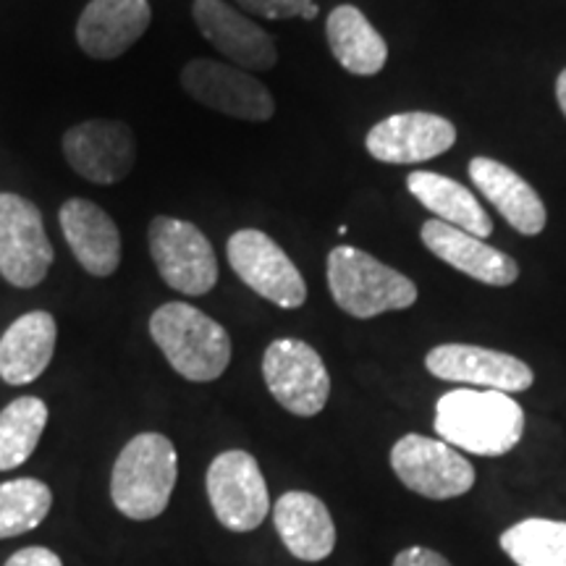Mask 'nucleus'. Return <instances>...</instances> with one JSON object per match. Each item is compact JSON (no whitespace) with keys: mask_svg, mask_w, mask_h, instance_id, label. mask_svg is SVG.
<instances>
[{"mask_svg":"<svg viewBox=\"0 0 566 566\" xmlns=\"http://www.w3.org/2000/svg\"><path fill=\"white\" fill-rule=\"evenodd\" d=\"M436 433L467 454L504 457L525 436V409L509 394L457 388L438 399Z\"/></svg>","mask_w":566,"mask_h":566,"instance_id":"1","label":"nucleus"},{"mask_svg":"<svg viewBox=\"0 0 566 566\" xmlns=\"http://www.w3.org/2000/svg\"><path fill=\"white\" fill-rule=\"evenodd\" d=\"M150 336L168 365L192 384H210L229 370V331L192 304H160L150 317Z\"/></svg>","mask_w":566,"mask_h":566,"instance_id":"2","label":"nucleus"},{"mask_svg":"<svg viewBox=\"0 0 566 566\" xmlns=\"http://www.w3.org/2000/svg\"><path fill=\"white\" fill-rule=\"evenodd\" d=\"M176 480H179L176 446L160 433L134 436L113 464V506L134 522L155 520L168 509Z\"/></svg>","mask_w":566,"mask_h":566,"instance_id":"3","label":"nucleus"},{"mask_svg":"<svg viewBox=\"0 0 566 566\" xmlns=\"http://www.w3.org/2000/svg\"><path fill=\"white\" fill-rule=\"evenodd\" d=\"M328 289L338 307L357 321L399 313L417 302L412 279L349 244L328 254Z\"/></svg>","mask_w":566,"mask_h":566,"instance_id":"4","label":"nucleus"},{"mask_svg":"<svg viewBox=\"0 0 566 566\" xmlns=\"http://www.w3.org/2000/svg\"><path fill=\"white\" fill-rule=\"evenodd\" d=\"M153 263L166 286L187 296L210 294L218 283V258L195 223L158 216L147 229Z\"/></svg>","mask_w":566,"mask_h":566,"instance_id":"5","label":"nucleus"},{"mask_svg":"<svg viewBox=\"0 0 566 566\" xmlns=\"http://www.w3.org/2000/svg\"><path fill=\"white\" fill-rule=\"evenodd\" d=\"M208 499L218 522L231 533H252L271 512V495L250 451H223L208 467Z\"/></svg>","mask_w":566,"mask_h":566,"instance_id":"6","label":"nucleus"},{"mask_svg":"<svg viewBox=\"0 0 566 566\" xmlns=\"http://www.w3.org/2000/svg\"><path fill=\"white\" fill-rule=\"evenodd\" d=\"M181 87L195 103L205 108L223 113L239 122L263 124L271 122L275 113V101L250 71L231 66L212 59H195L181 69Z\"/></svg>","mask_w":566,"mask_h":566,"instance_id":"7","label":"nucleus"},{"mask_svg":"<svg viewBox=\"0 0 566 566\" xmlns=\"http://www.w3.org/2000/svg\"><path fill=\"white\" fill-rule=\"evenodd\" d=\"M226 254L233 273L275 307L296 310L307 302V283L300 268L265 231L239 229L231 233Z\"/></svg>","mask_w":566,"mask_h":566,"instance_id":"8","label":"nucleus"},{"mask_svg":"<svg viewBox=\"0 0 566 566\" xmlns=\"http://www.w3.org/2000/svg\"><path fill=\"white\" fill-rule=\"evenodd\" d=\"M263 378L273 399L296 417L321 415L331 396L323 357L300 338H275L263 354Z\"/></svg>","mask_w":566,"mask_h":566,"instance_id":"9","label":"nucleus"},{"mask_svg":"<svg viewBox=\"0 0 566 566\" xmlns=\"http://www.w3.org/2000/svg\"><path fill=\"white\" fill-rule=\"evenodd\" d=\"M391 467L409 491L430 501H449L475 485V467L441 438L409 433L394 443Z\"/></svg>","mask_w":566,"mask_h":566,"instance_id":"10","label":"nucleus"},{"mask_svg":"<svg viewBox=\"0 0 566 566\" xmlns=\"http://www.w3.org/2000/svg\"><path fill=\"white\" fill-rule=\"evenodd\" d=\"M53 265L42 212L27 197L0 192V275L17 289L40 286Z\"/></svg>","mask_w":566,"mask_h":566,"instance_id":"11","label":"nucleus"},{"mask_svg":"<svg viewBox=\"0 0 566 566\" xmlns=\"http://www.w3.org/2000/svg\"><path fill=\"white\" fill-rule=\"evenodd\" d=\"M61 147L71 171L101 187L124 181L137 163V139L132 126L113 118L74 124L63 134Z\"/></svg>","mask_w":566,"mask_h":566,"instance_id":"12","label":"nucleus"},{"mask_svg":"<svg viewBox=\"0 0 566 566\" xmlns=\"http://www.w3.org/2000/svg\"><path fill=\"white\" fill-rule=\"evenodd\" d=\"M424 367L430 375L451 384L488 388V391L520 394L533 386L535 375L527 363L506 352L472 344H441L428 352Z\"/></svg>","mask_w":566,"mask_h":566,"instance_id":"13","label":"nucleus"},{"mask_svg":"<svg viewBox=\"0 0 566 566\" xmlns=\"http://www.w3.org/2000/svg\"><path fill=\"white\" fill-rule=\"evenodd\" d=\"M192 17L202 38L229 59L231 66L244 71H271L279 63L275 42L263 27L254 24L226 0H195Z\"/></svg>","mask_w":566,"mask_h":566,"instance_id":"14","label":"nucleus"},{"mask_svg":"<svg viewBox=\"0 0 566 566\" xmlns=\"http://www.w3.org/2000/svg\"><path fill=\"white\" fill-rule=\"evenodd\" d=\"M457 142V126L436 113L412 111L384 118L367 132L365 147L378 163H422L433 160Z\"/></svg>","mask_w":566,"mask_h":566,"instance_id":"15","label":"nucleus"},{"mask_svg":"<svg viewBox=\"0 0 566 566\" xmlns=\"http://www.w3.org/2000/svg\"><path fill=\"white\" fill-rule=\"evenodd\" d=\"M59 223L74 260L95 279H108L122 265V231L101 205L71 197L61 205Z\"/></svg>","mask_w":566,"mask_h":566,"instance_id":"16","label":"nucleus"},{"mask_svg":"<svg viewBox=\"0 0 566 566\" xmlns=\"http://www.w3.org/2000/svg\"><path fill=\"white\" fill-rule=\"evenodd\" d=\"M153 21L147 0H90L76 21V42L90 59H122Z\"/></svg>","mask_w":566,"mask_h":566,"instance_id":"17","label":"nucleus"},{"mask_svg":"<svg viewBox=\"0 0 566 566\" xmlns=\"http://www.w3.org/2000/svg\"><path fill=\"white\" fill-rule=\"evenodd\" d=\"M422 244L436 254L438 260L457 268L459 273L470 275L488 286H512L520 279V265L506 252L485 244V239L472 237L462 229L443 221L422 223Z\"/></svg>","mask_w":566,"mask_h":566,"instance_id":"18","label":"nucleus"},{"mask_svg":"<svg viewBox=\"0 0 566 566\" xmlns=\"http://www.w3.org/2000/svg\"><path fill=\"white\" fill-rule=\"evenodd\" d=\"M281 543L300 562H323L336 548V525L328 506L307 491L283 493L273 506Z\"/></svg>","mask_w":566,"mask_h":566,"instance_id":"19","label":"nucleus"},{"mask_svg":"<svg viewBox=\"0 0 566 566\" xmlns=\"http://www.w3.org/2000/svg\"><path fill=\"white\" fill-rule=\"evenodd\" d=\"M470 179L488 202L506 218V223L525 237H537L546 229L548 210L533 184L522 179L514 168L493 158L470 160Z\"/></svg>","mask_w":566,"mask_h":566,"instance_id":"20","label":"nucleus"},{"mask_svg":"<svg viewBox=\"0 0 566 566\" xmlns=\"http://www.w3.org/2000/svg\"><path fill=\"white\" fill-rule=\"evenodd\" d=\"M59 325L45 310H32L13 321L0 336V378L9 386L38 380L53 363Z\"/></svg>","mask_w":566,"mask_h":566,"instance_id":"21","label":"nucleus"},{"mask_svg":"<svg viewBox=\"0 0 566 566\" xmlns=\"http://www.w3.org/2000/svg\"><path fill=\"white\" fill-rule=\"evenodd\" d=\"M407 189L424 210L433 212L438 221L480 239H488L493 233L491 216L464 184L436 171H412L407 176Z\"/></svg>","mask_w":566,"mask_h":566,"instance_id":"22","label":"nucleus"},{"mask_svg":"<svg viewBox=\"0 0 566 566\" xmlns=\"http://www.w3.org/2000/svg\"><path fill=\"white\" fill-rule=\"evenodd\" d=\"M325 38L334 59L354 76H375L388 61V45L357 6H338L325 21Z\"/></svg>","mask_w":566,"mask_h":566,"instance_id":"23","label":"nucleus"},{"mask_svg":"<svg viewBox=\"0 0 566 566\" xmlns=\"http://www.w3.org/2000/svg\"><path fill=\"white\" fill-rule=\"evenodd\" d=\"M48 424V405L38 396H19L0 412V472L21 467L38 449Z\"/></svg>","mask_w":566,"mask_h":566,"instance_id":"24","label":"nucleus"},{"mask_svg":"<svg viewBox=\"0 0 566 566\" xmlns=\"http://www.w3.org/2000/svg\"><path fill=\"white\" fill-rule=\"evenodd\" d=\"M501 548L516 566H566V522H516L501 535Z\"/></svg>","mask_w":566,"mask_h":566,"instance_id":"25","label":"nucleus"},{"mask_svg":"<svg viewBox=\"0 0 566 566\" xmlns=\"http://www.w3.org/2000/svg\"><path fill=\"white\" fill-rule=\"evenodd\" d=\"M53 506V491L38 478L0 483V541L32 533L45 522Z\"/></svg>","mask_w":566,"mask_h":566,"instance_id":"26","label":"nucleus"},{"mask_svg":"<svg viewBox=\"0 0 566 566\" xmlns=\"http://www.w3.org/2000/svg\"><path fill=\"white\" fill-rule=\"evenodd\" d=\"M244 11L263 19H294L313 6V0H237Z\"/></svg>","mask_w":566,"mask_h":566,"instance_id":"27","label":"nucleus"},{"mask_svg":"<svg viewBox=\"0 0 566 566\" xmlns=\"http://www.w3.org/2000/svg\"><path fill=\"white\" fill-rule=\"evenodd\" d=\"M3 566H63V562L61 556L51 548L30 546V548L17 551V554H13Z\"/></svg>","mask_w":566,"mask_h":566,"instance_id":"28","label":"nucleus"},{"mask_svg":"<svg viewBox=\"0 0 566 566\" xmlns=\"http://www.w3.org/2000/svg\"><path fill=\"white\" fill-rule=\"evenodd\" d=\"M394 566H451V564L446 562L441 554H436V551L412 546L401 551V554L394 558Z\"/></svg>","mask_w":566,"mask_h":566,"instance_id":"29","label":"nucleus"},{"mask_svg":"<svg viewBox=\"0 0 566 566\" xmlns=\"http://www.w3.org/2000/svg\"><path fill=\"white\" fill-rule=\"evenodd\" d=\"M556 101H558V108H562V113L566 116V69L556 80Z\"/></svg>","mask_w":566,"mask_h":566,"instance_id":"30","label":"nucleus"},{"mask_svg":"<svg viewBox=\"0 0 566 566\" xmlns=\"http://www.w3.org/2000/svg\"><path fill=\"white\" fill-rule=\"evenodd\" d=\"M317 11H321V9H317V3H313V6H307V11H304V13H302V19L313 21V19L317 17Z\"/></svg>","mask_w":566,"mask_h":566,"instance_id":"31","label":"nucleus"}]
</instances>
